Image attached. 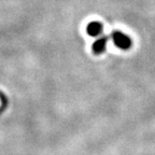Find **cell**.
I'll list each match as a JSON object with an SVG mask.
<instances>
[{
  "label": "cell",
  "instance_id": "cell-1",
  "mask_svg": "<svg viewBox=\"0 0 155 155\" xmlns=\"http://www.w3.org/2000/svg\"><path fill=\"white\" fill-rule=\"evenodd\" d=\"M112 40L114 44L121 50H128L131 46V39L121 31H114L112 34Z\"/></svg>",
  "mask_w": 155,
  "mask_h": 155
},
{
  "label": "cell",
  "instance_id": "cell-3",
  "mask_svg": "<svg viewBox=\"0 0 155 155\" xmlns=\"http://www.w3.org/2000/svg\"><path fill=\"white\" fill-rule=\"evenodd\" d=\"M102 30H104V27L99 22H91L86 27L87 34L91 37H98L99 35H101Z\"/></svg>",
  "mask_w": 155,
  "mask_h": 155
},
{
  "label": "cell",
  "instance_id": "cell-2",
  "mask_svg": "<svg viewBox=\"0 0 155 155\" xmlns=\"http://www.w3.org/2000/svg\"><path fill=\"white\" fill-rule=\"evenodd\" d=\"M107 43H108V38H107V37H101V38H99L98 40H96V41L93 43V46H92L93 53L97 54V55L104 53L107 48Z\"/></svg>",
  "mask_w": 155,
  "mask_h": 155
}]
</instances>
